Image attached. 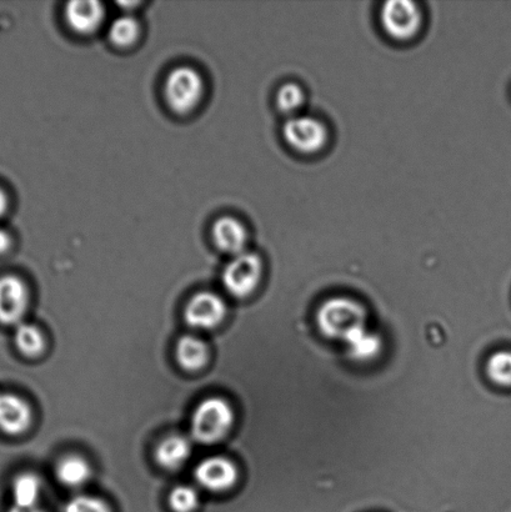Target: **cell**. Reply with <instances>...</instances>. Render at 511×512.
<instances>
[{
    "instance_id": "cell-1",
    "label": "cell",
    "mask_w": 511,
    "mask_h": 512,
    "mask_svg": "<svg viewBox=\"0 0 511 512\" xmlns=\"http://www.w3.org/2000/svg\"><path fill=\"white\" fill-rule=\"evenodd\" d=\"M369 313L363 303L349 296H333L315 311V324L323 338L340 341L355 330L368 326Z\"/></svg>"
},
{
    "instance_id": "cell-2",
    "label": "cell",
    "mask_w": 511,
    "mask_h": 512,
    "mask_svg": "<svg viewBox=\"0 0 511 512\" xmlns=\"http://www.w3.org/2000/svg\"><path fill=\"white\" fill-rule=\"evenodd\" d=\"M235 423V413L228 400L212 396L193 411L190 434L197 443L214 445L227 438Z\"/></svg>"
},
{
    "instance_id": "cell-3",
    "label": "cell",
    "mask_w": 511,
    "mask_h": 512,
    "mask_svg": "<svg viewBox=\"0 0 511 512\" xmlns=\"http://www.w3.org/2000/svg\"><path fill=\"white\" fill-rule=\"evenodd\" d=\"M383 32L394 42H412L422 32L423 10L412 0H389L379 14Z\"/></svg>"
},
{
    "instance_id": "cell-4",
    "label": "cell",
    "mask_w": 511,
    "mask_h": 512,
    "mask_svg": "<svg viewBox=\"0 0 511 512\" xmlns=\"http://www.w3.org/2000/svg\"><path fill=\"white\" fill-rule=\"evenodd\" d=\"M282 134L288 147L300 155L322 153L330 138L323 120L304 114L288 118L283 124Z\"/></svg>"
},
{
    "instance_id": "cell-5",
    "label": "cell",
    "mask_w": 511,
    "mask_h": 512,
    "mask_svg": "<svg viewBox=\"0 0 511 512\" xmlns=\"http://www.w3.org/2000/svg\"><path fill=\"white\" fill-rule=\"evenodd\" d=\"M204 80L197 70L179 67L172 70L164 83V97L170 109L178 114L193 112L202 102Z\"/></svg>"
},
{
    "instance_id": "cell-6",
    "label": "cell",
    "mask_w": 511,
    "mask_h": 512,
    "mask_svg": "<svg viewBox=\"0 0 511 512\" xmlns=\"http://www.w3.org/2000/svg\"><path fill=\"white\" fill-rule=\"evenodd\" d=\"M263 271V260L258 254L244 252L235 255L224 268L222 274L224 288L234 298L247 299L258 289Z\"/></svg>"
},
{
    "instance_id": "cell-7",
    "label": "cell",
    "mask_w": 511,
    "mask_h": 512,
    "mask_svg": "<svg viewBox=\"0 0 511 512\" xmlns=\"http://www.w3.org/2000/svg\"><path fill=\"white\" fill-rule=\"evenodd\" d=\"M228 308L223 298L212 291H200L184 309V320L195 330H214L227 318Z\"/></svg>"
},
{
    "instance_id": "cell-8",
    "label": "cell",
    "mask_w": 511,
    "mask_h": 512,
    "mask_svg": "<svg viewBox=\"0 0 511 512\" xmlns=\"http://www.w3.org/2000/svg\"><path fill=\"white\" fill-rule=\"evenodd\" d=\"M29 305L30 291L24 280L17 275L0 276V324H22Z\"/></svg>"
},
{
    "instance_id": "cell-9",
    "label": "cell",
    "mask_w": 511,
    "mask_h": 512,
    "mask_svg": "<svg viewBox=\"0 0 511 512\" xmlns=\"http://www.w3.org/2000/svg\"><path fill=\"white\" fill-rule=\"evenodd\" d=\"M194 479L210 493H225L237 485L239 470L234 461L225 456H210L197 465Z\"/></svg>"
},
{
    "instance_id": "cell-10",
    "label": "cell",
    "mask_w": 511,
    "mask_h": 512,
    "mask_svg": "<svg viewBox=\"0 0 511 512\" xmlns=\"http://www.w3.org/2000/svg\"><path fill=\"white\" fill-rule=\"evenodd\" d=\"M33 424V409L27 400L14 393L0 391V431L8 436H20Z\"/></svg>"
},
{
    "instance_id": "cell-11",
    "label": "cell",
    "mask_w": 511,
    "mask_h": 512,
    "mask_svg": "<svg viewBox=\"0 0 511 512\" xmlns=\"http://www.w3.org/2000/svg\"><path fill=\"white\" fill-rule=\"evenodd\" d=\"M342 344L347 359L360 365H368L379 360L385 346L383 336L368 326L355 330Z\"/></svg>"
},
{
    "instance_id": "cell-12",
    "label": "cell",
    "mask_w": 511,
    "mask_h": 512,
    "mask_svg": "<svg viewBox=\"0 0 511 512\" xmlns=\"http://www.w3.org/2000/svg\"><path fill=\"white\" fill-rule=\"evenodd\" d=\"M65 19L70 29L80 35H89L102 27L105 19L104 5L97 0H74L65 7Z\"/></svg>"
},
{
    "instance_id": "cell-13",
    "label": "cell",
    "mask_w": 511,
    "mask_h": 512,
    "mask_svg": "<svg viewBox=\"0 0 511 512\" xmlns=\"http://www.w3.org/2000/svg\"><path fill=\"white\" fill-rule=\"evenodd\" d=\"M212 237L215 245L223 253L239 255L247 252L249 234L240 220L232 217H223L214 223Z\"/></svg>"
},
{
    "instance_id": "cell-14",
    "label": "cell",
    "mask_w": 511,
    "mask_h": 512,
    "mask_svg": "<svg viewBox=\"0 0 511 512\" xmlns=\"http://www.w3.org/2000/svg\"><path fill=\"white\" fill-rule=\"evenodd\" d=\"M192 455V441L187 436L173 434L164 438L154 451L160 468L167 471L182 469Z\"/></svg>"
},
{
    "instance_id": "cell-15",
    "label": "cell",
    "mask_w": 511,
    "mask_h": 512,
    "mask_svg": "<svg viewBox=\"0 0 511 512\" xmlns=\"http://www.w3.org/2000/svg\"><path fill=\"white\" fill-rule=\"evenodd\" d=\"M175 358L184 370L198 371L207 366L210 350L207 343L198 336L183 335L175 345Z\"/></svg>"
},
{
    "instance_id": "cell-16",
    "label": "cell",
    "mask_w": 511,
    "mask_h": 512,
    "mask_svg": "<svg viewBox=\"0 0 511 512\" xmlns=\"http://www.w3.org/2000/svg\"><path fill=\"white\" fill-rule=\"evenodd\" d=\"M55 476L65 488L79 489L92 478V468L82 456L70 454L58 461Z\"/></svg>"
},
{
    "instance_id": "cell-17",
    "label": "cell",
    "mask_w": 511,
    "mask_h": 512,
    "mask_svg": "<svg viewBox=\"0 0 511 512\" xmlns=\"http://www.w3.org/2000/svg\"><path fill=\"white\" fill-rule=\"evenodd\" d=\"M42 495V480L34 473H20L12 481L13 505L20 508L38 506Z\"/></svg>"
},
{
    "instance_id": "cell-18",
    "label": "cell",
    "mask_w": 511,
    "mask_h": 512,
    "mask_svg": "<svg viewBox=\"0 0 511 512\" xmlns=\"http://www.w3.org/2000/svg\"><path fill=\"white\" fill-rule=\"evenodd\" d=\"M14 344L25 358L35 359L44 353L47 340L43 331L33 324L22 323L15 326Z\"/></svg>"
},
{
    "instance_id": "cell-19",
    "label": "cell",
    "mask_w": 511,
    "mask_h": 512,
    "mask_svg": "<svg viewBox=\"0 0 511 512\" xmlns=\"http://www.w3.org/2000/svg\"><path fill=\"white\" fill-rule=\"evenodd\" d=\"M305 102H307V95H305L302 85L298 83L283 84L275 95V104H277L279 112L288 115L289 118L299 115Z\"/></svg>"
},
{
    "instance_id": "cell-20",
    "label": "cell",
    "mask_w": 511,
    "mask_h": 512,
    "mask_svg": "<svg viewBox=\"0 0 511 512\" xmlns=\"http://www.w3.org/2000/svg\"><path fill=\"white\" fill-rule=\"evenodd\" d=\"M485 373L494 385L511 388V351L499 350L489 356Z\"/></svg>"
},
{
    "instance_id": "cell-21",
    "label": "cell",
    "mask_w": 511,
    "mask_h": 512,
    "mask_svg": "<svg viewBox=\"0 0 511 512\" xmlns=\"http://www.w3.org/2000/svg\"><path fill=\"white\" fill-rule=\"evenodd\" d=\"M139 34L140 27L137 19L129 15L115 19L109 29L110 40L120 48L132 47L137 42Z\"/></svg>"
},
{
    "instance_id": "cell-22",
    "label": "cell",
    "mask_w": 511,
    "mask_h": 512,
    "mask_svg": "<svg viewBox=\"0 0 511 512\" xmlns=\"http://www.w3.org/2000/svg\"><path fill=\"white\" fill-rule=\"evenodd\" d=\"M168 503L173 512H195L199 508L198 491L189 485H179L170 491Z\"/></svg>"
},
{
    "instance_id": "cell-23",
    "label": "cell",
    "mask_w": 511,
    "mask_h": 512,
    "mask_svg": "<svg viewBox=\"0 0 511 512\" xmlns=\"http://www.w3.org/2000/svg\"><path fill=\"white\" fill-rule=\"evenodd\" d=\"M64 512H113L107 501L92 495H78L69 501Z\"/></svg>"
},
{
    "instance_id": "cell-24",
    "label": "cell",
    "mask_w": 511,
    "mask_h": 512,
    "mask_svg": "<svg viewBox=\"0 0 511 512\" xmlns=\"http://www.w3.org/2000/svg\"><path fill=\"white\" fill-rule=\"evenodd\" d=\"M12 237L7 230L0 228V254L7 253L10 247H12Z\"/></svg>"
},
{
    "instance_id": "cell-25",
    "label": "cell",
    "mask_w": 511,
    "mask_h": 512,
    "mask_svg": "<svg viewBox=\"0 0 511 512\" xmlns=\"http://www.w3.org/2000/svg\"><path fill=\"white\" fill-rule=\"evenodd\" d=\"M9 209V198L7 193L4 192L2 188H0V219L7 214Z\"/></svg>"
},
{
    "instance_id": "cell-26",
    "label": "cell",
    "mask_w": 511,
    "mask_h": 512,
    "mask_svg": "<svg viewBox=\"0 0 511 512\" xmlns=\"http://www.w3.org/2000/svg\"><path fill=\"white\" fill-rule=\"evenodd\" d=\"M7 512H45L43 509H40L39 506H34V508H20V506L13 505Z\"/></svg>"
}]
</instances>
